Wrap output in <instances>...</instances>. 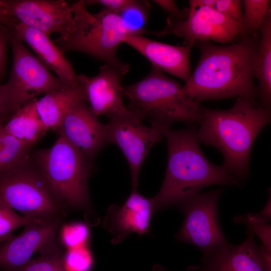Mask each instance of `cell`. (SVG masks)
Here are the masks:
<instances>
[{"instance_id":"cell-1","label":"cell","mask_w":271,"mask_h":271,"mask_svg":"<svg viewBox=\"0 0 271 271\" xmlns=\"http://www.w3.org/2000/svg\"><path fill=\"white\" fill-rule=\"evenodd\" d=\"M259 37L249 35L226 45L198 41L200 59L188 80L184 93L195 102L234 97L255 99L258 89L253 69Z\"/></svg>"},{"instance_id":"cell-2","label":"cell","mask_w":271,"mask_h":271,"mask_svg":"<svg viewBox=\"0 0 271 271\" xmlns=\"http://www.w3.org/2000/svg\"><path fill=\"white\" fill-rule=\"evenodd\" d=\"M197 137L223 156L222 166L240 185L249 172L250 155L259 132L270 121V109L257 106L255 99L237 97L226 110L202 106Z\"/></svg>"},{"instance_id":"cell-3","label":"cell","mask_w":271,"mask_h":271,"mask_svg":"<svg viewBox=\"0 0 271 271\" xmlns=\"http://www.w3.org/2000/svg\"><path fill=\"white\" fill-rule=\"evenodd\" d=\"M196 130L192 126L164 132L168 163L162 186L152 198L155 210L179 205L208 186L240 185L222 165H214L205 157Z\"/></svg>"},{"instance_id":"cell-4","label":"cell","mask_w":271,"mask_h":271,"mask_svg":"<svg viewBox=\"0 0 271 271\" xmlns=\"http://www.w3.org/2000/svg\"><path fill=\"white\" fill-rule=\"evenodd\" d=\"M123 92L129 100L127 106L163 134L176 122L193 124L202 118V106L184 93L178 81L153 66L142 79L123 86Z\"/></svg>"},{"instance_id":"cell-5","label":"cell","mask_w":271,"mask_h":271,"mask_svg":"<svg viewBox=\"0 0 271 271\" xmlns=\"http://www.w3.org/2000/svg\"><path fill=\"white\" fill-rule=\"evenodd\" d=\"M74 28L66 38L53 42L63 53L78 51L104 61L126 74L129 66L121 61L117 50L128 33L116 13L103 8L96 14L86 9L84 0L70 5Z\"/></svg>"},{"instance_id":"cell-6","label":"cell","mask_w":271,"mask_h":271,"mask_svg":"<svg viewBox=\"0 0 271 271\" xmlns=\"http://www.w3.org/2000/svg\"><path fill=\"white\" fill-rule=\"evenodd\" d=\"M35 163L56 197L67 209H86L90 206L88 182L91 162L65 138L37 152Z\"/></svg>"},{"instance_id":"cell-7","label":"cell","mask_w":271,"mask_h":271,"mask_svg":"<svg viewBox=\"0 0 271 271\" xmlns=\"http://www.w3.org/2000/svg\"><path fill=\"white\" fill-rule=\"evenodd\" d=\"M0 198L36 220L64 219L67 211L31 157L0 174Z\"/></svg>"},{"instance_id":"cell-8","label":"cell","mask_w":271,"mask_h":271,"mask_svg":"<svg viewBox=\"0 0 271 271\" xmlns=\"http://www.w3.org/2000/svg\"><path fill=\"white\" fill-rule=\"evenodd\" d=\"M10 30L9 42L13 60L9 80L5 85L15 110L38 95L69 86L53 75L26 48L15 35L12 27Z\"/></svg>"},{"instance_id":"cell-9","label":"cell","mask_w":271,"mask_h":271,"mask_svg":"<svg viewBox=\"0 0 271 271\" xmlns=\"http://www.w3.org/2000/svg\"><path fill=\"white\" fill-rule=\"evenodd\" d=\"M222 192L219 189L198 192L179 205L184 219L176 237L196 246L203 255L228 241L218 220V202Z\"/></svg>"},{"instance_id":"cell-10","label":"cell","mask_w":271,"mask_h":271,"mask_svg":"<svg viewBox=\"0 0 271 271\" xmlns=\"http://www.w3.org/2000/svg\"><path fill=\"white\" fill-rule=\"evenodd\" d=\"M149 33L157 36L173 34L182 38L185 45L210 41L231 44L248 35L243 25L207 7H189L186 19L169 16L163 30Z\"/></svg>"},{"instance_id":"cell-11","label":"cell","mask_w":271,"mask_h":271,"mask_svg":"<svg viewBox=\"0 0 271 271\" xmlns=\"http://www.w3.org/2000/svg\"><path fill=\"white\" fill-rule=\"evenodd\" d=\"M108 117L106 125L107 144L117 145L125 156L129 166L132 190H136L139 173L150 150L164 136L158 128L143 124V120L132 109Z\"/></svg>"},{"instance_id":"cell-12","label":"cell","mask_w":271,"mask_h":271,"mask_svg":"<svg viewBox=\"0 0 271 271\" xmlns=\"http://www.w3.org/2000/svg\"><path fill=\"white\" fill-rule=\"evenodd\" d=\"M0 12L48 36L65 39L74 28L70 5L62 0H0Z\"/></svg>"},{"instance_id":"cell-13","label":"cell","mask_w":271,"mask_h":271,"mask_svg":"<svg viewBox=\"0 0 271 271\" xmlns=\"http://www.w3.org/2000/svg\"><path fill=\"white\" fill-rule=\"evenodd\" d=\"M63 219L29 224L19 235L0 242V271H15L27 265L35 253L56 239Z\"/></svg>"},{"instance_id":"cell-14","label":"cell","mask_w":271,"mask_h":271,"mask_svg":"<svg viewBox=\"0 0 271 271\" xmlns=\"http://www.w3.org/2000/svg\"><path fill=\"white\" fill-rule=\"evenodd\" d=\"M105 129L87 102L81 100L69 110L57 130L91 162L107 144Z\"/></svg>"},{"instance_id":"cell-15","label":"cell","mask_w":271,"mask_h":271,"mask_svg":"<svg viewBox=\"0 0 271 271\" xmlns=\"http://www.w3.org/2000/svg\"><path fill=\"white\" fill-rule=\"evenodd\" d=\"M125 75L115 67L105 64L99 68L97 75L87 77L82 74L87 101L97 116L107 117L126 111L122 103L123 86L121 84Z\"/></svg>"},{"instance_id":"cell-16","label":"cell","mask_w":271,"mask_h":271,"mask_svg":"<svg viewBox=\"0 0 271 271\" xmlns=\"http://www.w3.org/2000/svg\"><path fill=\"white\" fill-rule=\"evenodd\" d=\"M123 43L138 51L161 71L177 77L185 83L188 80L191 73L190 54L193 44L174 46L143 35L127 36Z\"/></svg>"},{"instance_id":"cell-17","label":"cell","mask_w":271,"mask_h":271,"mask_svg":"<svg viewBox=\"0 0 271 271\" xmlns=\"http://www.w3.org/2000/svg\"><path fill=\"white\" fill-rule=\"evenodd\" d=\"M245 239L235 245L227 241L204 255L201 271H263L262 254L254 234L248 230Z\"/></svg>"},{"instance_id":"cell-18","label":"cell","mask_w":271,"mask_h":271,"mask_svg":"<svg viewBox=\"0 0 271 271\" xmlns=\"http://www.w3.org/2000/svg\"><path fill=\"white\" fill-rule=\"evenodd\" d=\"M16 36L33 49L38 60L49 70L53 71L58 77L69 86L76 85L78 75L64 53L46 34L18 22L12 27Z\"/></svg>"},{"instance_id":"cell-19","label":"cell","mask_w":271,"mask_h":271,"mask_svg":"<svg viewBox=\"0 0 271 271\" xmlns=\"http://www.w3.org/2000/svg\"><path fill=\"white\" fill-rule=\"evenodd\" d=\"M78 83L73 86L45 94L37 100V109L45 127L57 129L69 110L78 102H87L82 74L78 75Z\"/></svg>"},{"instance_id":"cell-20","label":"cell","mask_w":271,"mask_h":271,"mask_svg":"<svg viewBox=\"0 0 271 271\" xmlns=\"http://www.w3.org/2000/svg\"><path fill=\"white\" fill-rule=\"evenodd\" d=\"M155 211L152 199L132 190L124 204L113 213L112 228L117 232L147 233Z\"/></svg>"},{"instance_id":"cell-21","label":"cell","mask_w":271,"mask_h":271,"mask_svg":"<svg viewBox=\"0 0 271 271\" xmlns=\"http://www.w3.org/2000/svg\"><path fill=\"white\" fill-rule=\"evenodd\" d=\"M260 37L255 55L253 75L258 81L260 106L270 109L271 104V11L259 29Z\"/></svg>"},{"instance_id":"cell-22","label":"cell","mask_w":271,"mask_h":271,"mask_svg":"<svg viewBox=\"0 0 271 271\" xmlns=\"http://www.w3.org/2000/svg\"><path fill=\"white\" fill-rule=\"evenodd\" d=\"M37 100L34 98L24 103L4 125L5 129L12 136L32 146L48 130L38 113Z\"/></svg>"},{"instance_id":"cell-23","label":"cell","mask_w":271,"mask_h":271,"mask_svg":"<svg viewBox=\"0 0 271 271\" xmlns=\"http://www.w3.org/2000/svg\"><path fill=\"white\" fill-rule=\"evenodd\" d=\"M33 146L12 136L0 123V174L30 159Z\"/></svg>"},{"instance_id":"cell-24","label":"cell","mask_w":271,"mask_h":271,"mask_svg":"<svg viewBox=\"0 0 271 271\" xmlns=\"http://www.w3.org/2000/svg\"><path fill=\"white\" fill-rule=\"evenodd\" d=\"M151 7L145 0H129L116 13L121 19L129 35H144L149 33L145 27Z\"/></svg>"},{"instance_id":"cell-25","label":"cell","mask_w":271,"mask_h":271,"mask_svg":"<svg viewBox=\"0 0 271 271\" xmlns=\"http://www.w3.org/2000/svg\"><path fill=\"white\" fill-rule=\"evenodd\" d=\"M58 240L56 238L39 251L38 258L15 271H65L62 262L64 253Z\"/></svg>"},{"instance_id":"cell-26","label":"cell","mask_w":271,"mask_h":271,"mask_svg":"<svg viewBox=\"0 0 271 271\" xmlns=\"http://www.w3.org/2000/svg\"><path fill=\"white\" fill-rule=\"evenodd\" d=\"M270 1H242L243 25L249 35L258 36L261 25L269 10Z\"/></svg>"},{"instance_id":"cell-27","label":"cell","mask_w":271,"mask_h":271,"mask_svg":"<svg viewBox=\"0 0 271 271\" xmlns=\"http://www.w3.org/2000/svg\"><path fill=\"white\" fill-rule=\"evenodd\" d=\"M43 221L36 220L20 216L0 198V242L13 236V232L17 228L29 224Z\"/></svg>"},{"instance_id":"cell-28","label":"cell","mask_w":271,"mask_h":271,"mask_svg":"<svg viewBox=\"0 0 271 271\" xmlns=\"http://www.w3.org/2000/svg\"><path fill=\"white\" fill-rule=\"evenodd\" d=\"M62 262L65 271H90L93 260L88 249L81 246L68 249L64 253Z\"/></svg>"},{"instance_id":"cell-29","label":"cell","mask_w":271,"mask_h":271,"mask_svg":"<svg viewBox=\"0 0 271 271\" xmlns=\"http://www.w3.org/2000/svg\"><path fill=\"white\" fill-rule=\"evenodd\" d=\"M61 238L62 243L69 249L84 246L89 236L87 226L81 222L62 225Z\"/></svg>"},{"instance_id":"cell-30","label":"cell","mask_w":271,"mask_h":271,"mask_svg":"<svg viewBox=\"0 0 271 271\" xmlns=\"http://www.w3.org/2000/svg\"><path fill=\"white\" fill-rule=\"evenodd\" d=\"M236 222L245 224L248 230L259 237L262 245L271 250L270 225L264 222L257 214L248 213L244 216L236 217Z\"/></svg>"},{"instance_id":"cell-31","label":"cell","mask_w":271,"mask_h":271,"mask_svg":"<svg viewBox=\"0 0 271 271\" xmlns=\"http://www.w3.org/2000/svg\"><path fill=\"white\" fill-rule=\"evenodd\" d=\"M214 9L232 21L244 26L242 1L216 0Z\"/></svg>"},{"instance_id":"cell-32","label":"cell","mask_w":271,"mask_h":271,"mask_svg":"<svg viewBox=\"0 0 271 271\" xmlns=\"http://www.w3.org/2000/svg\"><path fill=\"white\" fill-rule=\"evenodd\" d=\"M16 112L5 84L0 82V123L8 121Z\"/></svg>"},{"instance_id":"cell-33","label":"cell","mask_w":271,"mask_h":271,"mask_svg":"<svg viewBox=\"0 0 271 271\" xmlns=\"http://www.w3.org/2000/svg\"><path fill=\"white\" fill-rule=\"evenodd\" d=\"M153 2L165 11L168 13L169 16L177 20H184L188 16L189 8H178L174 1L155 0Z\"/></svg>"},{"instance_id":"cell-34","label":"cell","mask_w":271,"mask_h":271,"mask_svg":"<svg viewBox=\"0 0 271 271\" xmlns=\"http://www.w3.org/2000/svg\"><path fill=\"white\" fill-rule=\"evenodd\" d=\"M84 1L86 6L99 4L102 6L104 9L117 13L129 2V0H87Z\"/></svg>"},{"instance_id":"cell-35","label":"cell","mask_w":271,"mask_h":271,"mask_svg":"<svg viewBox=\"0 0 271 271\" xmlns=\"http://www.w3.org/2000/svg\"><path fill=\"white\" fill-rule=\"evenodd\" d=\"M216 0H190L189 7H207L214 8Z\"/></svg>"},{"instance_id":"cell-36","label":"cell","mask_w":271,"mask_h":271,"mask_svg":"<svg viewBox=\"0 0 271 271\" xmlns=\"http://www.w3.org/2000/svg\"><path fill=\"white\" fill-rule=\"evenodd\" d=\"M18 22L19 21L17 19L5 15L0 12V24L11 27Z\"/></svg>"},{"instance_id":"cell-37","label":"cell","mask_w":271,"mask_h":271,"mask_svg":"<svg viewBox=\"0 0 271 271\" xmlns=\"http://www.w3.org/2000/svg\"><path fill=\"white\" fill-rule=\"evenodd\" d=\"M187 271H201L199 266H192L189 267Z\"/></svg>"}]
</instances>
